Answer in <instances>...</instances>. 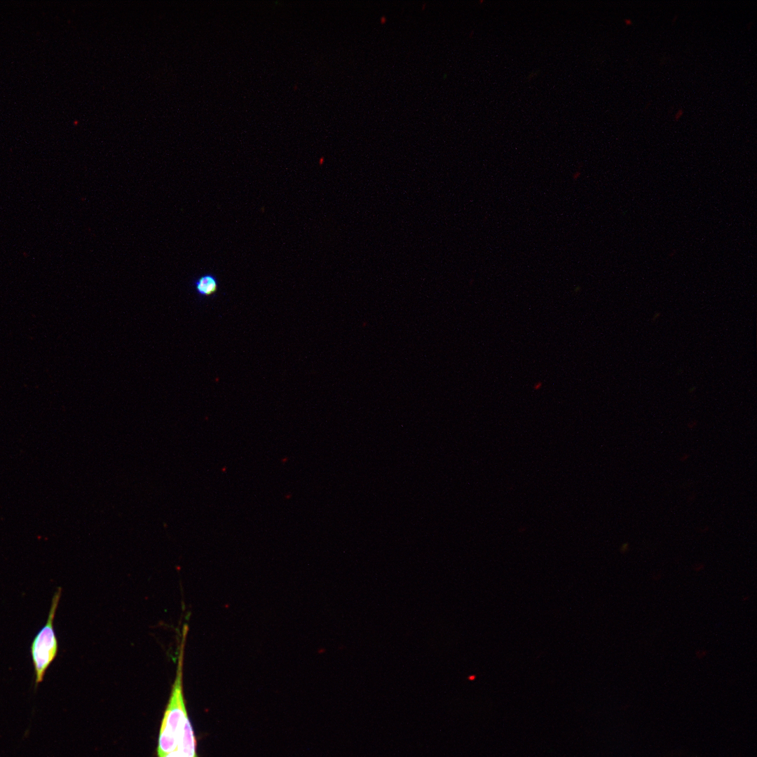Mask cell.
<instances>
[{"mask_svg": "<svg viewBox=\"0 0 757 757\" xmlns=\"http://www.w3.org/2000/svg\"><path fill=\"white\" fill-rule=\"evenodd\" d=\"M187 627H183L179 644L176 675L170 698L161 721L157 756H163L175 749L187 725L191 723L186 708L183 693V657Z\"/></svg>", "mask_w": 757, "mask_h": 757, "instance_id": "1", "label": "cell"}, {"mask_svg": "<svg viewBox=\"0 0 757 757\" xmlns=\"http://www.w3.org/2000/svg\"><path fill=\"white\" fill-rule=\"evenodd\" d=\"M61 588L55 593L46 625L32 642L31 656L34 667L35 688L43 680L46 671L55 660L58 650L57 637L53 628V620L61 596Z\"/></svg>", "mask_w": 757, "mask_h": 757, "instance_id": "2", "label": "cell"}, {"mask_svg": "<svg viewBox=\"0 0 757 757\" xmlns=\"http://www.w3.org/2000/svg\"><path fill=\"white\" fill-rule=\"evenodd\" d=\"M161 757H198L196 739L190 723L175 750Z\"/></svg>", "mask_w": 757, "mask_h": 757, "instance_id": "4", "label": "cell"}, {"mask_svg": "<svg viewBox=\"0 0 757 757\" xmlns=\"http://www.w3.org/2000/svg\"><path fill=\"white\" fill-rule=\"evenodd\" d=\"M386 21H387V19H386V18L385 16H382L381 18V19H380V22H381V24H385L386 22Z\"/></svg>", "mask_w": 757, "mask_h": 757, "instance_id": "7", "label": "cell"}, {"mask_svg": "<svg viewBox=\"0 0 757 757\" xmlns=\"http://www.w3.org/2000/svg\"><path fill=\"white\" fill-rule=\"evenodd\" d=\"M676 18H677V17H676V15H675V16H674V19L672 20V23H674V22L676 21Z\"/></svg>", "mask_w": 757, "mask_h": 757, "instance_id": "8", "label": "cell"}, {"mask_svg": "<svg viewBox=\"0 0 757 757\" xmlns=\"http://www.w3.org/2000/svg\"><path fill=\"white\" fill-rule=\"evenodd\" d=\"M624 22L627 26L632 25V21L629 18L625 19Z\"/></svg>", "mask_w": 757, "mask_h": 757, "instance_id": "6", "label": "cell"}, {"mask_svg": "<svg viewBox=\"0 0 757 757\" xmlns=\"http://www.w3.org/2000/svg\"><path fill=\"white\" fill-rule=\"evenodd\" d=\"M683 112L684 111H683V110L682 109H680L678 111H677V112L676 113L675 116H674L675 117L674 118L675 121H678L680 119V118L683 116Z\"/></svg>", "mask_w": 757, "mask_h": 757, "instance_id": "5", "label": "cell"}, {"mask_svg": "<svg viewBox=\"0 0 757 757\" xmlns=\"http://www.w3.org/2000/svg\"><path fill=\"white\" fill-rule=\"evenodd\" d=\"M191 286L198 298L202 300L215 296L219 291V282L215 275L206 273L194 278Z\"/></svg>", "mask_w": 757, "mask_h": 757, "instance_id": "3", "label": "cell"}]
</instances>
